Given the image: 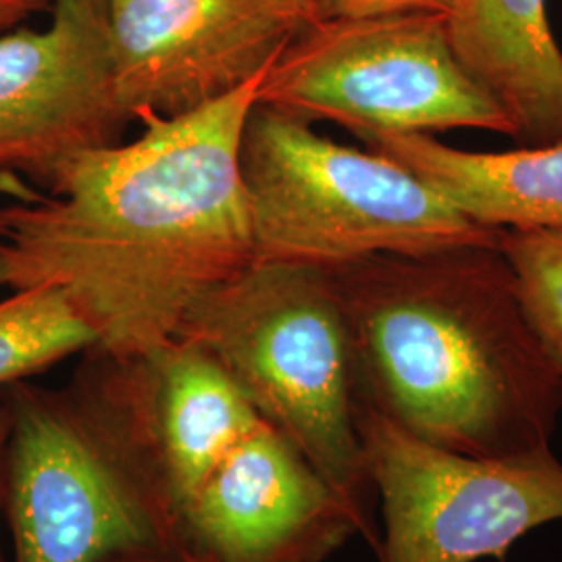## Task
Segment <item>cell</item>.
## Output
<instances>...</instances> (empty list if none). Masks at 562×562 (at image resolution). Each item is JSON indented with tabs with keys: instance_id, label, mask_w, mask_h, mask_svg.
Masks as SVG:
<instances>
[{
	"instance_id": "cell-1",
	"label": "cell",
	"mask_w": 562,
	"mask_h": 562,
	"mask_svg": "<svg viewBox=\"0 0 562 562\" xmlns=\"http://www.w3.org/2000/svg\"><path fill=\"white\" fill-rule=\"evenodd\" d=\"M262 78L83 150L48 196L0 206V283L59 288L115 357L178 338L194 302L255 262L241 138Z\"/></svg>"
},
{
	"instance_id": "cell-2",
	"label": "cell",
	"mask_w": 562,
	"mask_h": 562,
	"mask_svg": "<svg viewBox=\"0 0 562 562\" xmlns=\"http://www.w3.org/2000/svg\"><path fill=\"white\" fill-rule=\"evenodd\" d=\"M329 271L361 404L459 454L529 459L552 450L562 369L522 308L501 241Z\"/></svg>"
},
{
	"instance_id": "cell-3",
	"label": "cell",
	"mask_w": 562,
	"mask_h": 562,
	"mask_svg": "<svg viewBox=\"0 0 562 562\" xmlns=\"http://www.w3.org/2000/svg\"><path fill=\"white\" fill-rule=\"evenodd\" d=\"M2 517L13 562H106L180 543L150 357L90 348L59 387L11 383Z\"/></svg>"
},
{
	"instance_id": "cell-4",
	"label": "cell",
	"mask_w": 562,
	"mask_h": 562,
	"mask_svg": "<svg viewBox=\"0 0 562 562\" xmlns=\"http://www.w3.org/2000/svg\"><path fill=\"white\" fill-rule=\"evenodd\" d=\"M176 340L194 344L222 367L355 510L364 540L378 546L352 336L331 271L255 261L194 302Z\"/></svg>"
},
{
	"instance_id": "cell-5",
	"label": "cell",
	"mask_w": 562,
	"mask_h": 562,
	"mask_svg": "<svg viewBox=\"0 0 562 562\" xmlns=\"http://www.w3.org/2000/svg\"><path fill=\"white\" fill-rule=\"evenodd\" d=\"M240 159L255 261L336 269L501 241L503 229L467 220L401 162L261 104L246 121Z\"/></svg>"
},
{
	"instance_id": "cell-6",
	"label": "cell",
	"mask_w": 562,
	"mask_h": 562,
	"mask_svg": "<svg viewBox=\"0 0 562 562\" xmlns=\"http://www.w3.org/2000/svg\"><path fill=\"white\" fill-rule=\"evenodd\" d=\"M257 104L334 121L362 142L450 130L513 138L503 106L467 74L436 13L304 25L262 76Z\"/></svg>"
},
{
	"instance_id": "cell-7",
	"label": "cell",
	"mask_w": 562,
	"mask_h": 562,
	"mask_svg": "<svg viewBox=\"0 0 562 562\" xmlns=\"http://www.w3.org/2000/svg\"><path fill=\"white\" fill-rule=\"evenodd\" d=\"M362 461L382 506L380 562H477L562 521V462L477 459L423 442L359 402Z\"/></svg>"
},
{
	"instance_id": "cell-8",
	"label": "cell",
	"mask_w": 562,
	"mask_h": 562,
	"mask_svg": "<svg viewBox=\"0 0 562 562\" xmlns=\"http://www.w3.org/2000/svg\"><path fill=\"white\" fill-rule=\"evenodd\" d=\"M106 18L113 88L130 121L222 101L262 78L308 25L273 0H106Z\"/></svg>"
},
{
	"instance_id": "cell-9",
	"label": "cell",
	"mask_w": 562,
	"mask_h": 562,
	"mask_svg": "<svg viewBox=\"0 0 562 562\" xmlns=\"http://www.w3.org/2000/svg\"><path fill=\"white\" fill-rule=\"evenodd\" d=\"M50 20L0 32V173L50 186L83 150L120 142L106 0H53Z\"/></svg>"
},
{
	"instance_id": "cell-10",
	"label": "cell",
	"mask_w": 562,
	"mask_h": 562,
	"mask_svg": "<svg viewBox=\"0 0 562 562\" xmlns=\"http://www.w3.org/2000/svg\"><path fill=\"white\" fill-rule=\"evenodd\" d=\"M359 517L301 450L262 422L180 513V543L209 562H325Z\"/></svg>"
},
{
	"instance_id": "cell-11",
	"label": "cell",
	"mask_w": 562,
	"mask_h": 562,
	"mask_svg": "<svg viewBox=\"0 0 562 562\" xmlns=\"http://www.w3.org/2000/svg\"><path fill=\"white\" fill-rule=\"evenodd\" d=\"M446 30L467 74L503 106L513 138L562 140V50L548 0H457Z\"/></svg>"
},
{
	"instance_id": "cell-12",
	"label": "cell",
	"mask_w": 562,
	"mask_h": 562,
	"mask_svg": "<svg viewBox=\"0 0 562 562\" xmlns=\"http://www.w3.org/2000/svg\"><path fill=\"white\" fill-rule=\"evenodd\" d=\"M401 162L467 220L490 229L562 227V140L508 153H471L425 134L364 142Z\"/></svg>"
},
{
	"instance_id": "cell-13",
	"label": "cell",
	"mask_w": 562,
	"mask_h": 562,
	"mask_svg": "<svg viewBox=\"0 0 562 562\" xmlns=\"http://www.w3.org/2000/svg\"><path fill=\"white\" fill-rule=\"evenodd\" d=\"M155 423L176 503L188 498L265 419L217 362L188 341L150 355Z\"/></svg>"
},
{
	"instance_id": "cell-14",
	"label": "cell",
	"mask_w": 562,
	"mask_h": 562,
	"mask_svg": "<svg viewBox=\"0 0 562 562\" xmlns=\"http://www.w3.org/2000/svg\"><path fill=\"white\" fill-rule=\"evenodd\" d=\"M90 348L94 331L59 288L11 290L0 301V390Z\"/></svg>"
},
{
	"instance_id": "cell-15",
	"label": "cell",
	"mask_w": 562,
	"mask_h": 562,
	"mask_svg": "<svg viewBox=\"0 0 562 562\" xmlns=\"http://www.w3.org/2000/svg\"><path fill=\"white\" fill-rule=\"evenodd\" d=\"M501 250L529 322L562 369V227L503 229Z\"/></svg>"
},
{
	"instance_id": "cell-16",
	"label": "cell",
	"mask_w": 562,
	"mask_h": 562,
	"mask_svg": "<svg viewBox=\"0 0 562 562\" xmlns=\"http://www.w3.org/2000/svg\"><path fill=\"white\" fill-rule=\"evenodd\" d=\"M315 20H362L408 13L448 15L457 0H308Z\"/></svg>"
},
{
	"instance_id": "cell-17",
	"label": "cell",
	"mask_w": 562,
	"mask_h": 562,
	"mask_svg": "<svg viewBox=\"0 0 562 562\" xmlns=\"http://www.w3.org/2000/svg\"><path fill=\"white\" fill-rule=\"evenodd\" d=\"M106 562H209L204 561L186 546H171V548H157V550H140V552H130L121 554Z\"/></svg>"
},
{
	"instance_id": "cell-18",
	"label": "cell",
	"mask_w": 562,
	"mask_h": 562,
	"mask_svg": "<svg viewBox=\"0 0 562 562\" xmlns=\"http://www.w3.org/2000/svg\"><path fill=\"white\" fill-rule=\"evenodd\" d=\"M41 9L38 0H0V32L23 25Z\"/></svg>"
},
{
	"instance_id": "cell-19",
	"label": "cell",
	"mask_w": 562,
	"mask_h": 562,
	"mask_svg": "<svg viewBox=\"0 0 562 562\" xmlns=\"http://www.w3.org/2000/svg\"><path fill=\"white\" fill-rule=\"evenodd\" d=\"M7 438H9V411L4 402L0 401V517H2V492H4V448H7ZM0 562L2 552H0Z\"/></svg>"
},
{
	"instance_id": "cell-20",
	"label": "cell",
	"mask_w": 562,
	"mask_h": 562,
	"mask_svg": "<svg viewBox=\"0 0 562 562\" xmlns=\"http://www.w3.org/2000/svg\"><path fill=\"white\" fill-rule=\"evenodd\" d=\"M273 2L280 4L283 9H288V11H292V13H296L299 18L308 21V23L315 21V13H313L308 0H273Z\"/></svg>"
},
{
	"instance_id": "cell-21",
	"label": "cell",
	"mask_w": 562,
	"mask_h": 562,
	"mask_svg": "<svg viewBox=\"0 0 562 562\" xmlns=\"http://www.w3.org/2000/svg\"><path fill=\"white\" fill-rule=\"evenodd\" d=\"M38 2H41L42 9H48V7H50V2H53V0H38Z\"/></svg>"
},
{
	"instance_id": "cell-22",
	"label": "cell",
	"mask_w": 562,
	"mask_h": 562,
	"mask_svg": "<svg viewBox=\"0 0 562 562\" xmlns=\"http://www.w3.org/2000/svg\"><path fill=\"white\" fill-rule=\"evenodd\" d=\"M0 288H2V283H0Z\"/></svg>"
}]
</instances>
